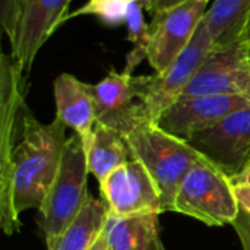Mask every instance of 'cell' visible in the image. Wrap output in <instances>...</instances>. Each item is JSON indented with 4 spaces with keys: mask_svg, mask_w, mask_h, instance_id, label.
Returning a JSON list of instances; mask_svg holds the SVG:
<instances>
[{
    "mask_svg": "<svg viewBox=\"0 0 250 250\" xmlns=\"http://www.w3.org/2000/svg\"><path fill=\"white\" fill-rule=\"evenodd\" d=\"M239 209L230 177L205 157L183 177L173 202L174 212L211 227L233 224Z\"/></svg>",
    "mask_w": 250,
    "mask_h": 250,
    "instance_id": "277c9868",
    "label": "cell"
},
{
    "mask_svg": "<svg viewBox=\"0 0 250 250\" xmlns=\"http://www.w3.org/2000/svg\"><path fill=\"white\" fill-rule=\"evenodd\" d=\"M86 151L81 138H67L54 182L38 209V226L45 245L53 242L81 212L89 198Z\"/></svg>",
    "mask_w": 250,
    "mask_h": 250,
    "instance_id": "3957f363",
    "label": "cell"
},
{
    "mask_svg": "<svg viewBox=\"0 0 250 250\" xmlns=\"http://www.w3.org/2000/svg\"><path fill=\"white\" fill-rule=\"evenodd\" d=\"M146 85L148 76L110 70L104 79L91 85L97 123L126 136L138 126L151 122L144 104Z\"/></svg>",
    "mask_w": 250,
    "mask_h": 250,
    "instance_id": "5b68a950",
    "label": "cell"
},
{
    "mask_svg": "<svg viewBox=\"0 0 250 250\" xmlns=\"http://www.w3.org/2000/svg\"><path fill=\"white\" fill-rule=\"evenodd\" d=\"M233 185H242V183H250V161L246 164V167L236 176L230 177Z\"/></svg>",
    "mask_w": 250,
    "mask_h": 250,
    "instance_id": "603a6c76",
    "label": "cell"
},
{
    "mask_svg": "<svg viewBox=\"0 0 250 250\" xmlns=\"http://www.w3.org/2000/svg\"><path fill=\"white\" fill-rule=\"evenodd\" d=\"M132 0H88L78 10L67 13L64 21L76 16H97L107 26H120L126 23Z\"/></svg>",
    "mask_w": 250,
    "mask_h": 250,
    "instance_id": "ac0fdd59",
    "label": "cell"
},
{
    "mask_svg": "<svg viewBox=\"0 0 250 250\" xmlns=\"http://www.w3.org/2000/svg\"><path fill=\"white\" fill-rule=\"evenodd\" d=\"M145 10H148L151 15H155L158 12H163L166 9H170L176 4L183 3L185 0H141Z\"/></svg>",
    "mask_w": 250,
    "mask_h": 250,
    "instance_id": "44dd1931",
    "label": "cell"
},
{
    "mask_svg": "<svg viewBox=\"0 0 250 250\" xmlns=\"http://www.w3.org/2000/svg\"><path fill=\"white\" fill-rule=\"evenodd\" d=\"M21 3L22 0H0V22L4 34L9 38V42L13 41L16 34Z\"/></svg>",
    "mask_w": 250,
    "mask_h": 250,
    "instance_id": "d6986e66",
    "label": "cell"
},
{
    "mask_svg": "<svg viewBox=\"0 0 250 250\" xmlns=\"http://www.w3.org/2000/svg\"><path fill=\"white\" fill-rule=\"evenodd\" d=\"M101 201L105 204L108 214L127 217L142 212L163 214L161 193L145 166L132 158L101 183Z\"/></svg>",
    "mask_w": 250,
    "mask_h": 250,
    "instance_id": "9c48e42d",
    "label": "cell"
},
{
    "mask_svg": "<svg viewBox=\"0 0 250 250\" xmlns=\"http://www.w3.org/2000/svg\"><path fill=\"white\" fill-rule=\"evenodd\" d=\"M158 212L127 217L107 214L104 233L110 250H142L160 233Z\"/></svg>",
    "mask_w": 250,
    "mask_h": 250,
    "instance_id": "e0dca14e",
    "label": "cell"
},
{
    "mask_svg": "<svg viewBox=\"0 0 250 250\" xmlns=\"http://www.w3.org/2000/svg\"><path fill=\"white\" fill-rule=\"evenodd\" d=\"M234 196L239 204V208L250 212V183H242V185H233Z\"/></svg>",
    "mask_w": 250,
    "mask_h": 250,
    "instance_id": "7402d4cb",
    "label": "cell"
},
{
    "mask_svg": "<svg viewBox=\"0 0 250 250\" xmlns=\"http://www.w3.org/2000/svg\"><path fill=\"white\" fill-rule=\"evenodd\" d=\"M207 10L205 0H185L152 15L146 59L155 73L164 72L189 45Z\"/></svg>",
    "mask_w": 250,
    "mask_h": 250,
    "instance_id": "52a82bcc",
    "label": "cell"
},
{
    "mask_svg": "<svg viewBox=\"0 0 250 250\" xmlns=\"http://www.w3.org/2000/svg\"><path fill=\"white\" fill-rule=\"evenodd\" d=\"M89 174L101 183L116 168L132 160L126 138L114 129L95 123L92 139L85 148Z\"/></svg>",
    "mask_w": 250,
    "mask_h": 250,
    "instance_id": "9a60e30c",
    "label": "cell"
},
{
    "mask_svg": "<svg viewBox=\"0 0 250 250\" xmlns=\"http://www.w3.org/2000/svg\"><path fill=\"white\" fill-rule=\"evenodd\" d=\"M66 125L56 117L51 123L38 122L25 107L18 142L9 164L0 171V223L6 234L21 227L19 215L42 205L57 174L64 144Z\"/></svg>",
    "mask_w": 250,
    "mask_h": 250,
    "instance_id": "6da1fadb",
    "label": "cell"
},
{
    "mask_svg": "<svg viewBox=\"0 0 250 250\" xmlns=\"http://www.w3.org/2000/svg\"><path fill=\"white\" fill-rule=\"evenodd\" d=\"M250 41V18L246 22V26H245V31H243V35H242V42H249Z\"/></svg>",
    "mask_w": 250,
    "mask_h": 250,
    "instance_id": "484cf974",
    "label": "cell"
},
{
    "mask_svg": "<svg viewBox=\"0 0 250 250\" xmlns=\"http://www.w3.org/2000/svg\"><path fill=\"white\" fill-rule=\"evenodd\" d=\"M205 1H208V3H209V1H212V0H205Z\"/></svg>",
    "mask_w": 250,
    "mask_h": 250,
    "instance_id": "83f0119b",
    "label": "cell"
},
{
    "mask_svg": "<svg viewBox=\"0 0 250 250\" xmlns=\"http://www.w3.org/2000/svg\"><path fill=\"white\" fill-rule=\"evenodd\" d=\"M212 51V40L205 19H202L192 41L180 56L164 72L148 76L144 104L152 123H155L158 117L180 98L185 88L190 83Z\"/></svg>",
    "mask_w": 250,
    "mask_h": 250,
    "instance_id": "8992f818",
    "label": "cell"
},
{
    "mask_svg": "<svg viewBox=\"0 0 250 250\" xmlns=\"http://www.w3.org/2000/svg\"><path fill=\"white\" fill-rule=\"evenodd\" d=\"M249 18L250 0H212L204 19L214 51L240 44Z\"/></svg>",
    "mask_w": 250,
    "mask_h": 250,
    "instance_id": "5bb4252c",
    "label": "cell"
},
{
    "mask_svg": "<svg viewBox=\"0 0 250 250\" xmlns=\"http://www.w3.org/2000/svg\"><path fill=\"white\" fill-rule=\"evenodd\" d=\"M107 207L103 201L89 195L78 217L50 243L47 250H89L104 231Z\"/></svg>",
    "mask_w": 250,
    "mask_h": 250,
    "instance_id": "2e32d148",
    "label": "cell"
},
{
    "mask_svg": "<svg viewBox=\"0 0 250 250\" xmlns=\"http://www.w3.org/2000/svg\"><path fill=\"white\" fill-rule=\"evenodd\" d=\"M188 142L229 177L239 174L250 161V105L230 113Z\"/></svg>",
    "mask_w": 250,
    "mask_h": 250,
    "instance_id": "ba28073f",
    "label": "cell"
},
{
    "mask_svg": "<svg viewBox=\"0 0 250 250\" xmlns=\"http://www.w3.org/2000/svg\"><path fill=\"white\" fill-rule=\"evenodd\" d=\"M246 48H248V56H249V60H250V41L249 42H246Z\"/></svg>",
    "mask_w": 250,
    "mask_h": 250,
    "instance_id": "4316f807",
    "label": "cell"
},
{
    "mask_svg": "<svg viewBox=\"0 0 250 250\" xmlns=\"http://www.w3.org/2000/svg\"><path fill=\"white\" fill-rule=\"evenodd\" d=\"M89 250H110L108 249V243H107V237H105L104 231L98 236V239L95 240V243L91 246Z\"/></svg>",
    "mask_w": 250,
    "mask_h": 250,
    "instance_id": "cb8c5ba5",
    "label": "cell"
},
{
    "mask_svg": "<svg viewBox=\"0 0 250 250\" xmlns=\"http://www.w3.org/2000/svg\"><path fill=\"white\" fill-rule=\"evenodd\" d=\"M142 250H166L164 248V245H163V242H161V239H160V236H155L145 248Z\"/></svg>",
    "mask_w": 250,
    "mask_h": 250,
    "instance_id": "d4e9b609",
    "label": "cell"
},
{
    "mask_svg": "<svg viewBox=\"0 0 250 250\" xmlns=\"http://www.w3.org/2000/svg\"><path fill=\"white\" fill-rule=\"evenodd\" d=\"M125 138L132 158L139 160L157 183L163 212L173 211L183 177L202 155L189 142L167 133L152 122L138 126Z\"/></svg>",
    "mask_w": 250,
    "mask_h": 250,
    "instance_id": "7a4b0ae2",
    "label": "cell"
},
{
    "mask_svg": "<svg viewBox=\"0 0 250 250\" xmlns=\"http://www.w3.org/2000/svg\"><path fill=\"white\" fill-rule=\"evenodd\" d=\"M54 101L56 117L70 127L86 148L97 123L91 83H85L70 73H62L54 81Z\"/></svg>",
    "mask_w": 250,
    "mask_h": 250,
    "instance_id": "4fadbf2b",
    "label": "cell"
},
{
    "mask_svg": "<svg viewBox=\"0 0 250 250\" xmlns=\"http://www.w3.org/2000/svg\"><path fill=\"white\" fill-rule=\"evenodd\" d=\"M242 242L243 250H250V212L245 209H239V215L231 224Z\"/></svg>",
    "mask_w": 250,
    "mask_h": 250,
    "instance_id": "ffe728a7",
    "label": "cell"
},
{
    "mask_svg": "<svg viewBox=\"0 0 250 250\" xmlns=\"http://www.w3.org/2000/svg\"><path fill=\"white\" fill-rule=\"evenodd\" d=\"M250 105L240 95H201L179 98L155 122L167 133L189 141L196 133L217 125L230 113Z\"/></svg>",
    "mask_w": 250,
    "mask_h": 250,
    "instance_id": "7c38bea8",
    "label": "cell"
},
{
    "mask_svg": "<svg viewBox=\"0 0 250 250\" xmlns=\"http://www.w3.org/2000/svg\"><path fill=\"white\" fill-rule=\"evenodd\" d=\"M72 0H22L18 28L10 42L15 63L26 75L45 41L67 15Z\"/></svg>",
    "mask_w": 250,
    "mask_h": 250,
    "instance_id": "8fae6325",
    "label": "cell"
},
{
    "mask_svg": "<svg viewBox=\"0 0 250 250\" xmlns=\"http://www.w3.org/2000/svg\"><path fill=\"white\" fill-rule=\"evenodd\" d=\"M240 95L250 101V60L245 42L212 51L180 98Z\"/></svg>",
    "mask_w": 250,
    "mask_h": 250,
    "instance_id": "30bf717a",
    "label": "cell"
}]
</instances>
